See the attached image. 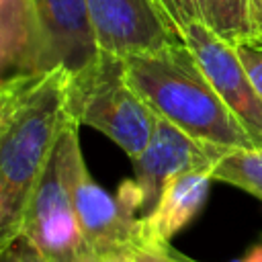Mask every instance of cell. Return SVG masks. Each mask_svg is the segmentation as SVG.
<instances>
[{"label":"cell","mask_w":262,"mask_h":262,"mask_svg":"<svg viewBox=\"0 0 262 262\" xmlns=\"http://www.w3.org/2000/svg\"><path fill=\"white\" fill-rule=\"evenodd\" d=\"M70 70L0 82V248L20 235L31 196L70 121Z\"/></svg>","instance_id":"1"},{"label":"cell","mask_w":262,"mask_h":262,"mask_svg":"<svg viewBox=\"0 0 262 262\" xmlns=\"http://www.w3.org/2000/svg\"><path fill=\"white\" fill-rule=\"evenodd\" d=\"M123 61L131 84L158 117L217 149L256 147L186 43Z\"/></svg>","instance_id":"2"},{"label":"cell","mask_w":262,"mask_h":262,"mask_svg":"<svg viewBox=\"0 0 262 262\" xmlns=\"http://www.w3.org/2000/svg\"><path fill=\"white\" fill-rule=\"evenodd\" d=\"M68 115L115 141L129 160L151 139L158 115L131 84L119 55L98 51L80 72L70 74Z\"/></svg>","instance_id":"3"},{"label":"cell","mask_w":262,"mask_h":262,"mask_svg":"<svg viewBox=\"0 0 262 262\" xmlns=\"http://www.w3.org/2000/svg\"><path fill=\"white\" fill-rule=\"evenodd\" d=\"M80 129L70 117L23 219L20 233L47 262H98L80 231L74 207V172L84 158Z\"/></svg>","instance_id":"4"},{"label":"cell","mask_w":262,"mask_h":262,"mask_svg":"<svg viewBox=\"0 0 262 262\" xmlns=\"http://www.w3.org/2000/svg\"><path fill=\"white\" fill-rule=\"evenodd\" d=\"M74 207L80 231L98 262H121L143 244L141 194L125 180L117 194L106 192L80 158L74 172Z\"/></svg>","instance_id":"5"},{"label":"cell","mask_w":262,"mask_h":262,"mask_svg":"<svg viewBox=\"0 0 262 262\" xmlns=\"http://www.w3.org/2000/svg\"><path fill=\"white\" fill-rule=\"evenodd\" d=\"M98 51L119 57L156 53L184 43L156 0H88Z\"/></svg>","instance_id":"6"},{"label":"cell","mask_w":262,"mask_h":262,"mask_svg":"<svg viewBox=\"0 0 262 262\" xmlns=\"http://www.w3.org/2000/svg\"><path fill=\"white\" fill-rule=\"evenodd\" d=\"M182 39L254 145L262 147V98L239 59L237 45L223 41L205 23L190 25L182 33Z\"/></svg>","instance_id":"7"},{"label":"cell","mask_w":262,"mask_h":262,"mask_svg":"<svg viewBox=\"0 0 262 262\" xmlns=\"http://www.w3.org/2000/svg\"><path fill=\"white\" fill-rule=\"evenodd\" d=\"M223 154L225 149L205 145L170 121L158 117L151 139L135 158H131L135 172L133 182L141 194V217L156 207L172 178L188 170H213Z\"/></svg>","instance_id":"8"},{"label":"cell","mask_w":262,"mask_h":262,"mask_svg":"<svg viewBox=\"0 0 262 262\" xmlns=\"http://www.w3.org/2000/svg\"><path fill=\"white\" fill-rule=\"evenodd\" d=\"M45 45V72L57 66L72 74L86 68L96 55L88 0H35Z\"/></svg>","instance_id":"9"},{"label":"cell","mask_w":262,"mask_h":262,"mask_svg":"<svg viewBox=\"0 0 262 262\" xmlns=\"http://www.w3.org/2000/svg\"><path fill=\"white\" fill-rule=\"evenodd\" d=\"M45 72V45L35 0H0V82Z\"/></svg>","instance_id":"10"},{"label":"cell","mask_w":262,"mask_h":262,"mask_svg":"<svg viewBox=\"0 0 262 262\" xmlns=\"http://www.w3.org/2000/svg\"><path fill=\"white\" fill-rule=\"evenodd\" d=\"M213 182V170H188L172 178L156 207L141 217L143 244L170 246L172 237L182 231L203 209Z\"/></svg>","instance_id":"11"},{"label":"cell","mask_w":262,"mask_h":262,"mask_svg":"<svg viewBox=\"0 0 262 262\" xmlns=\"http://www.w3.org/2000/svg\"><path fill=\"white\" fill-rule=\"evenodd\" d=\"M203 23L231 45H252L254 25L250 0H199Z\"/></svg>","instance_id":"12"},{"label":"cell","mask_w":262,"mask_h":262,"mask_svg":"<svg viewBox=\"0 0 262 262\" xmlns=\"http://www.w3.org/2000/svg\"><path fill=\"white\" fill-rule=\"evenodd\" d=\"M213 180L237 186L262 201V147L225 151L213 166Z\"/></svg>","instance_id":"13"},{"label":"cell","mask_w":262,"mask_h":262,"mask_svg":"<svg viewBox=\"0 0 262 262\" xmlns=\"http://www.w3.org/2000/svg\"><path fill=\"white\" fill-rule=\"evenodd\" d=\"M170 25L182 35L190 25L203 23L199 0H156Z\"/></svg>","instance_id":"14"},{"label":"cell","mask_w":262,"mask_h":262,"mask_svg":"<svg viewBox=\"0 0 262 262\" xmlns=\"http://www.w3.org/2000/svg\"><path fill=\"white\" fill-rule=\"evenodd\" d=\"M121 262H196L180 252H176L172 246H151V244H141L133 252H129Z\"/></svg>","instance_id":"15"},{"label":"cell","mask_w":262,"mask_h":262,"mask_svg":"<svg viewBox=\"0 0 262 262\" xmlns=\"http://www.w3.org/2000/svg\"><path fill=\"white\" fill-rule=\"evenodd\" d=\"M237 53H239V59H242L258 96L262 98V47H258V45H237Z\"/></svg>","instance_id":"16"},{"label":"cell","mask_w":262,"mask_h":262,"mask_svg":"<svg viewBox=\"0 0 262 262\" xmlns=\"http://www.w3.org/2000/svg\"><path fill=\"white\" fill-rule=\"evenodd\" d=\"M250 12H252V25H254V43L262 47V0H250Z\"/></svg>","instance_id":"17"},{"label":"cell","mask_w":262,"mask_h":262,"mask_svg":"<svg viewBox=\"0 0 262 262\" xmlns=\"http://www.w3.org/2000/svg\"><path fill=\"white\" fill-rule=\"evenodd\" d=\"M233 262H262V244L252 246V248L246 252V256H244V258L233 260Z\"/></svg>","instance_id":"18"}]
</instances>
